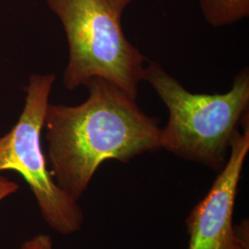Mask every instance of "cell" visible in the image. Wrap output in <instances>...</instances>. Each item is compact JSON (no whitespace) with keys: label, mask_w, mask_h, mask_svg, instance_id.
<instances>
[{"label":"cell","mask_w":249,"mask_h":249,"mask_svg":"<svg viewBox=\"0 0 249 249\" xmlns=\"http://www.w3.org/2000/svg\"><path fill=\"white\" fill-rule=\"evenodd\" d=\"M85 86L89 96L79 106L49 104L44 124L51 175L76 200L104 161L127 162L161 149V128L136 100L103 78Z\"/></svg>","instance_id":"obj_1"},{"label":"cell","mask_w":249,"mask_h":249,"mask_svg":"<svg viewBox=\"0 0 249 249\" xmlns=\"http://www.w3.org/2000/svg\"><path fill=\"white\" fill-rule=\"evenodd\" d=\"M144 80L169 112L167 124L161 128V149L217 172L222 169L232 137L249 113V68L235 76L225 93L191 92L157 62L146 66Z\"/></svg>","instance_id":"obj_2"},{"label":"cell","mask_w":249,"mask_h":249,"mask_svg":"<svg viewBox=\"0 0 249 249\" xmlns=\"http://www.w3.org/2000/svg\"><path fill=\"white\" fill-rule=\"evenodd\" d=\"M135 0H45L62 24L69 45L66 89L103 78L136 100L147 58L125 37L124 9Z\"/></svg>","instance_id":"obj_3"},{"label":"cell","mask_w":249,"mask_h":249,"mask_svg":"<svg viewBox=\"0 0 249 249\" xmlns=\"http://www.w3.org/2000/svg\"><path fill=\"white\" fill-rule=\"evenodd\" d=\"M54 74L29 77L23 109L17 123L0 137V174L14 171L25 180L36 197L41 215L53 231L70 235L80 231L84 214L78 200L59 187L51 172L41 144Z\"/></svg>","instance_id":"obj_4"},{"label":"cell","mask_w":249,"mask_h":249,"mask_svg":"<svg viewBox=\"0 0 249 249\" xmlns=\"http://www.w3.org/2000/svg\"><path fill=\"white\" fill-rule=\"evenodd\" d=\"M230 144V153L207 195L187 218V249H249L246 234L233 225V212L242 171L249 151V114Z\"/></svg>","instance_id":"obj_5"},{"label":"cell","mask_w":249,"mask_h":249,"mask_svg":"<svg viewBox=\"0 0 249 249\" xmlns=\"http://www.w3.org/2000/svg\"><path fill=\"white\" fill-rule=\"evenodd\" d=\"M205 20L213 27L231 25L249 16V0H199Z\"/></svg>","instance_id":"obj_6"},{"label":"cell","mask_w":249,"mask_h":249,"mask_svg":"<svg viewBox=\"0 0 249 249\" xmlns=\"http://www.w3.org/2000/svg\"><path fill=\"white\" fill-rule=\"evenodd\" d=\"M19 249H53V241L49 235L40 233L25 241Z\"/></svg>","instance_id":"obj_7"},{"label":"cell","mask_w":249,"mask_h":249,"mask_svg":"<svg viewBox=\"0 0 249 249\" xmlns=\"http://www.w3.org/2000/svg\"><path fill=\"white\" fill-rule=\"evenodd\" d=\"M18 187L17 183L0 175V201L16 193L18 190Z\"/></svg>","instance_id":"obj_8"}]
</instances>
